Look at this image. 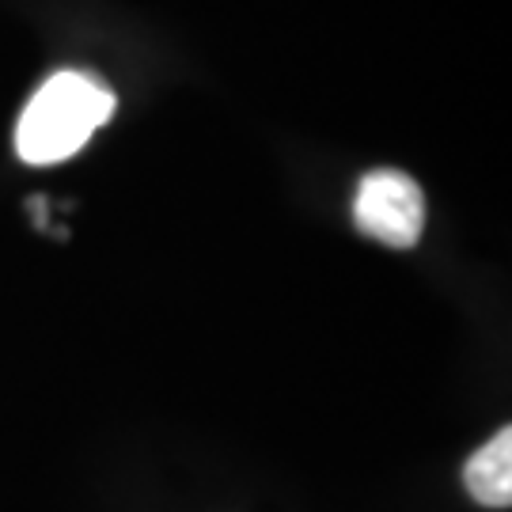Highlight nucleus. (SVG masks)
Wrapping results in <instances>:
<instances>
[{
  "label": "nucleus",
  "mask_w": 512,
  "mask_h": 512,
  "mask_svg": "<svg viewBox=\"0 0 512 512\" xmlns=\"http://www.w3.org/2000/svg\"><path fill=\"white\" fill-rule=\"evenodd\" d=\"M353 220L365 236L380 239L395 251H410L425 228V198L421 186L403 171H372L357 186Z\"/></svg>",
  "instance_id": "obj_2"
},
{
  "label": "nucleus",
  "mask_w": 512,
  "mask_h": 512,
  "mask_svg": "<svg viewBox=\"0 0 512 512\" xmlns=\"http://www.w3.org/2000/svg\"><path fill=\"white\" fill-rule=\"evenodd\" d=\"M463 486L486 509L512 505V429H497L494 437L463 463Z\"/></svg>",
  "instance_id": "obj_3"
},
{
  "label": "nucleus",
  "mask_w": 512,
  "mask_h": 512,
  "mask_svg": "<svg viewBox=\"0 0 512 512\" xmlns=\"http://www.w3.org/2000/svg\"><path fill=\"white\" fill-rule=\"evenodd\" d=\"M114 95L84 73L50 76L27 103L16 129V152L23 164H61L73 160L110 118Z\"/></svg>",
  "instance_id": "obj_1"
}]
</instances>
